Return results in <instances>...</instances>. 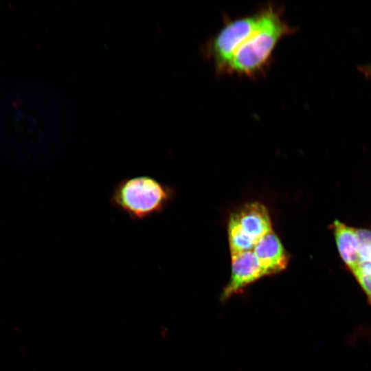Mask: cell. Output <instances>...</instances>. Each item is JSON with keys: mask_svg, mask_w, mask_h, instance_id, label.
Segmentation results:
<instances>
[{"mask_svg": "<svg viewBox=\"0 0 371 371\" xmlns=\"http://www.w3.org/2000/svg\"><path fill=\"white\" fill-rule=\"evenodd\" d=\"M261 10L259 24L235 51L225 73L249 78L260 74L268 65L278 42L293 32L278 8L269 5Z\"/></svg>", "mask_w": 371, "mask_h": 371, "instance_id": "6da1fadb", "label": "cell"}, {"mask_svg": "<svg viewBox=\"0 0 371 371\" xmlns=\"http://www.w3.org/2000/svg\"><path fill=\"white\" fill-rule=\"evenodd\" d=\"M172 190L148 175L126 177L113 188L112 206L134 221H144L161 213L172 198Z\"/></svg>", "mask_w": 371, "mask_h": 371, "instance_id": "7a4b0ae2", "label": "cell"}, {"mask_svg": "<svg viewBox=\"0 0 371 371\" xmlns=\"http://www.w3.org/2000/svg\"><path fill=\"white\" fill-rule=\"evenodd\" d=\"M272 232L267 207L254 202L232 214L228 222V240L231 255L252 250L256 244Z\"/></svg>", "mask_w": 371, "mask_h": 371, "instance_id": "3957f363", "label": "cell"}, {"mask_svg": "<svg viewBox=\"0 0 371 371\" xmlns=\"http://www.w3.org/2000/svg\"><path fill=\"white\" fill-rule=\"evenodd\" d=\"M262 10L225 23L207 45V55L218 72L225 73L237 48L254 31L260 23Z\"/></svg>", "mask_w": 371, "mask_h": 371, "instance_id": "277c9868", "label": "cell"}, {"mask_svg": "<svg viewBox=\"0 0 371 371\" xmlns=\"http://www.w3.org/2000/svg\"><path fill=\"white\" fill-rule=\"evenodd\" d=\"M264 276V272L252 250L232 255L231 276L223 289L221 300H227Z\"/></svg>", "mask_w": 371, "mask_h": 371, "instance_id": "5b68a950", "label": "cell"}, {"mask_svg": "<svg viewBox=\"0 0 371 371\" xmlns=\"http://www.w3.org/2000/svg\"><path fill=\"white\" fill-rule=\"evenodd\" d=\"M265 276L286 269L289 255L280 240L273 232L262 237L252 249Z\"/></svg>", "mask_w": 371, "mask_h": 371, "instance_id": "8992f818", "label": "cell"}, {"mask_svg": "<svg viewBox=\"0 0 371 371\" xmlns=\"http://www.w3.org/2000/svg\"><path fill=\"white\" fill-rule=\"evenodd\" d=\"M332 230L339 256L352 273L359 260L357 228L336 220L332 225Z\"/></svg>", "mask_w": 371, "mask_h": 371, "instance_id": "52a82bcc", "label": "cell"}, {"mask_svg": "<svg viewBox=\"0 0 371 371\" xmlns=\"http://www.w3.org/2000/svg\"><path fill=\"white\" fill-rule=\"evenodd\" d=\"M359 265L352 273L361 287L371 289V229H357Z\"/></svg>", "mask_w": 371, "mask_h": 371, "instance_id": "ba28073f", "label": "cell"}, {"mask_svg": "<svg viewBox=\"0 0 371 371\" xmlns=\"http://www.w3.org/2000/svg\"><path fill=\"white\" fill-rule=\"evenodd\" d=\"M359 71L364 74L367 78L371 77V63L366 65L360 66L359 67Z\"/></svg>", "mask_w": 371, "mask_h": 371, "instance_id": "9c48e42d", "label": "cell"}]
</instances>
